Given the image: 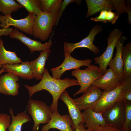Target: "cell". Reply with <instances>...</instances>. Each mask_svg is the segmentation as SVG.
<instances>
[{"label":"cell","mask_w":131,"mask_h":131,"mask_svg":"<svg viewBox=\"0 0 131 131\" xmlns=\"http://www.w3.org/2000/svg\"><path fill=\"white\" fill-rule=\"evenodd\" d=\"M112 10H104L100 12L99 15L95 17L90 18L91 20L96 22H102L106 23L107 22L114 25L115 24L119 16Z\"/></svg>","instance_id":"cell-27"},{"label":"cell","mask_w":131,"mask_h":131,"mask_svg":"<svg viewBox=\"0 0 131 131\" xmlns=\"http://www.w3.org/2000/svg\"><path fill=\"white\" fill-rule=\"evenodd\" d=\"M5 72H6L5 68L3 67H2V65L0 64V76L2 73Z\"/></svg>","instance_id":"cell-38"},{"label":"cell","mask_w":131,"mask_h":131,"mask_svg":"<svg viewBox=\"0 0 131 131\" xmlns=\"http://www.w3.org/2000/svg\"><path fill=\"white\" fill-rule=\"evenodd\" d=\"M27 110L34 121L33 131H38L40 124L48 123L52 115L50 106L45 102L39 100L30 99Z\"/></svg>","instance_id":"cell-3"},{"label":"cell","mask_w":131,"mask_h":131,"mask_svg":"<svg viewBox=\"0 0 131 131\" xmlns=\"http://www.w3.org/2000/svg\"><path fill=\"white\" fill-rule=\"evenodd\" d=\"M123 65V75L124 79L131 75V42L123 46L122 50Z\"/></svg>","instance_id":"cell-24"},{"label":"cell","mask_w":131,"mask_h":131,"mask_svg":"<svg viewBox=\"0 0 131 131\" xmlns=\"http://www.w3.org/2000/svg\"><path fill=\"white\" fill-rule=\"evenodd\" d=\"M51 52L50 49L40 52L39 56L34 60L30 62L34 78L41 80L43 75L45 66Z\"/></svg>","instance_id":"cell-18"},{"label":"cell","mask_w":131,"mask_h":131,"mask_svg":"<svg viewBox=\"0 0 131 131\" xmlns=\"http://www.w3.org/2000/svg\"><path fill=\"white\" fill-rule=\"evenodd\" d=\"M123 99L125 103V121L123 130L131 129V101Z\"/></svg>","instance_id":"cell-29"},{"label":"cell","mask_w":131,"mask_h":131,"mask_svg":"<svg viewBox=\"0 0 131 131\" xmlns=\"http://www.w3.org/2000/svg\"><path fill=\"white\" fill-rule=\"evenodd\" d=\"M11 121L10 115L0 113V131H6Z\"/></svg>","instance_id":"cell-31"},{"label":"cell","mask_w":131,"mask_h":131,"mask_svg":"<svg viewBox=\"0 0 131 131\" xmlns=\"http://www.w3.org/2000/svg\"><path fill=\"white\" fill-rule=\"evenodd\" d=\"M15 52L7 50L4 45L3 40L0 39V64H13L22 62Z\"/></svg>","instance_id":"cell-23"},{"label":"cell","mask_w":131,"mask_h":131,"mask_svg":"<svg viewBox=\"0 0 131 131\" xmlns=\"http://www.w3.org/2000/svg\"><path fill=\"white\" fill-rule=\"evenodd\" d=\"M9 112L12 119L11 122L8 128V131H21L22 125L31 120L30 117L25 112H21L14 115L11 108Z\"/></svg>","instance_id":"cell-22"},{"label":"cell","mask_w":131,"mask_h":131,"mask_svg":"<svg viewBox=\"0 0 131 131\" xmlns=\"http://www.w3.org/2000/svg\"><path fill=\"white\" fill-rule=\"evenodd\" d=\"M24 8L29 14L36 15L42 11V5L40 0H16Z\"/></svg>","instance_id":"cell-25"},{"label":"cell","mask_w":131,"mask_h":131,"mask_svg":"<svg viewBox=\"0 0 131 131\" xmlns=\"http://www.w3.org/2000/svg\"><path fill=\"white\" fill-rule=\"evenodd\" d=\"M35 16L33 14H29L25 18L15 19L12 18L11 14L0 15L1 27L7 28L12 26L21 32L30 35H33V26Z\"/></svg>","instance_id":"cell-8"},{"label":"cell","mask_w":131,"mask_h":131,"mask_svg":"<svg viewBox=\"0 0 131 131\" xmlns=\"http://www.w3.org/2000/svg\"><path fill=\"white\" fill-rule=\"evenodd\" d=\"M123 131H131V129H126L123 130Z\"/></svg>","instance_id":"cell-39"},{"label":"cell","mask_w":131,"mask_h":131,"mask_svg":"<svg viewBox=\"0 0 131 131\" xmlns=\"http://www.w3.org/2000/svg\"><path fill=\"white\" fill-rule=\"evenodd\" d=\"M106 124L123 130L125 121V106L123 99L102 113Z\"/></svg>","instance_id":"cell-7"},{"label":"cell","mask_w":131,"mask_h":131,"mask_svg":"<svg viewBox=\"0 0 131 131\" xmlns=\"http://www.w3.org/2000/svg\"><path fill=\"white\" fill-rule=\"evenodd\" d=\"M1 24L0 23V27H1Z\"/></svg>","instance_id":"cell-40"},{"label":"cell","mask_w":131,"mask_h":131,"mask_svg":"<svg viewBox=\"0 0 131 131\" xmlns=\"http://www.w3.org/2000/svg\"><path fill=\"white\" fill-rule=\"evenodd\" d=\"M103 29L101 26L96 25L90 30L88 35L80 41L73 43L64 42V51H67L71 54L76 48H85L89 49L94 54H98L99 52V49L93 44V42L96 35L101 32Z\"/></svg>","instance_id":"cell-10"},{"label":"cell","mask_w":131,"mask_h":131,"mask_svg":"<svg viewBox=\"0 0 131 131\" xmlns=\"http://www.w3.org/2000/svg\"><path fill=\"white\" fill-rule=\"evenodd\" d=\"M42 11L48 13H58L62 0H40Z\"/></svg>","instance_id":"cell-28"},{"label":"cell","mask_w":131,"mask_h":131,"mask_svg":"<svg viewBox=\"0 0 131 131\" xmlns=\"http://www.w3.org/2000/svg\"><path fill=\"white\" fill-rule=\"evenodd\" d=\"M13 29L11 27L7 28H0V37L2 36L9 35Z\"/></svg>","instance_id":"cell-36"},{"label":"cell","mask_w":131,"mask_h":131,"mask_svg":"<svg viewBox=\"0 0 131 131\" xmlns=\"http://www.w3.org/2000/svg\"><path fill=\"white\" fill-rule=\"evenodd\" d=\"M23 7L14 0H0V12L3 15L11 14Z\"/></svg>","instance_id":"cell-26"},{"label":"cell","mask_w":131,"mask_h":131,"mask_svg":"<svg viewBox=\"0 0 131 131\" xmlns=\"http://www.w3.org/2000/svg\"><path fill=\"white\" fill-rule=\"evenodd\" d=\"M59 98L65 103L68 108L69 116L74 124L72 129L75 131L81 123L82 122L84 123L81 111L74 102L73 99L70 97L66 90L62 93Z\"/></svg>","instance_id":"cell-16"},{"label":"cell","mask_w":131,"mask_h":131,"mask_svg":"<svg viewBox=\"0 0 131 131\" xmlns=\"http://www.w3.org/2000/svg\"><path fill=\"white\" fill-rule=\"evenodd\" d=\"M71 74L76 78L80 86L79 90L73 95L74 97L83 93L94 81L103 75L98 66L92 64L84 70L74 69Z\"/></svg>","instance_id":"cell-4"},{"label":"cell","mask_w":131,"mask_h":131,"mask_svg":"<svg viewBox=\"0 0 131 131\" xmlns=\"http://www.w3.org/2000/svg\"><path fill=\"white\" fill-rule=\"evenodd\" d=\"M19 77L8 72L0 76V93L6 95L16 96L18 94L20 85Z\"/></svg>","instance_id":"cell-15"},{"label":"cell","mask_w":131,"mask_h":131,"mask_svg":"<svg viewBox=\"0 0 131 131\" xmlns=\"http://www.w3.org/2000/svg\"><path fill=\"white\" fill-rule=\"evenodd\" d=\"M125 84L124 80L114 89L109 91H103L100 98L90 108L95 111L102 114L123 100V89Z\"/></svg>","instance_id":"cell-5"},{"label":"cell","mask_w":131,"mask_h":131,"mask_svg":"<svg viewBox=\"0 0 131 131\" xmlns=\"http://www.w3.org/2000/svg\"><path fill=\"white\" fill-rule=\"evenodd\" d=\"M58 13H48L42 11L34 18L32 28L33 37L43 41L48 39L56 25Z\"/></svg>","instance_id":"cell-2"},{"label":"cell","mask_w":131,"mask_h":131,"mask_svg":"<svg viewBox=\"0 0 131 131\" xmlns=\"http://www.w3.org/2000/svg\"><path fill=\"white\" fill-rule=\"evenodd\" d=\"M84 123H81L76 128L75 131H92V130L85 128L84 126Z\"/></svg>","instance_id":"cell-37"},{"label":"cell","mask_w":131,"mask_h":131,"mask_svg":"<svg viewBox=\"0 0 131 131\" xmlns=\"http://www.w3.org/2000/svg\"><path fill=\"white\" fill-rule=\"evenodd\" d=\"M82 113L85 128L92 131L99 126L106 124L102 114L95 111L90 108L84 110Z\"/></svg>","instance_id":"cell-20"},{"label":"cell","mask_w":131,"mask_h":131,"mask_svg":"<svg viewBox=\"0 0 131 131\" xmlns=\"http://www.w3.org/2000/svg\"><path fill=\"white\" fill-rule=\"evenodd\" d=\"M124 81L123 89V99L131 101V75L125 79Z\"/></svg>","instance_id":"cell-30"},{"label":"cell","mask_w":131,"mask_h":131,"mask_svg":"<svg viewBox=\"0 0 131 131\" xmlns=\"http://www.w3.org/2000/svg\"><path fill=\"white\" fill-rule=\"evenodd\" d=\"M37 84L32 86L25 85L28 90L30 98L35 92L43 90L48 91L53 97V101L50 107L52 112L58 113V100L62 93L67 88L78 85L77 81L74 79L65 78L61 79H55L49 74L48 70L45 68L43 77Z\"/></svg>","instance_id":"cell-1"},{"label":"cell","mask_w":131,"mask_h":131,"mask_svg":"<svg viewBox=\"0 0 131 131\" xmlns=\"http://www.w3.org/2000/svg\"><path fill=\"white\" fill-rule=\"evenodd\" d=\"M6 72L12 73L22 79L30 80L34 78L30 62L26 61L20 64H6L2 65Z\"/></svg>","instance_id":"cell-17"},{"label":"cell","mask_w":131,"mask_h":131,"mask_svg":"<svg viewBox=\"0 0 131 131\" xmlns=\"http://www.w3.org/2000/svg\"><path fill=\"white\" fill-rule=\"evenodd\" d=\"M65 58L63 62L59 66L51 68L52 77L57 79L60 77L65 71L71 69H79L82 66L87 67L90 65L92 60L89 59L85 60H80L75 59L67 51H64Z\"/></svg>","instance_id":"cell-9"},{"label":"cell","mask_w":131,"mask_h":131,"mask_svg":"<svg viewBox=\"0 0 131 131\" xmlns=\"http://www.w3.org/2000/svg\"><path fill=\"white\" fill-rule=\"evenodd\" d=\"M127 39V37L123 35L118 41L115 47L116 49L115 56L114 58L111 60L108 65L115 73L118 74L123 75L122 50L124 42Z\"/></svg>","instance_id":"cell-21"},{"label":"cell","mask_w":131,"mask_h":131,"mask_svg":"<svg viewBox=\"0 0 131 131\" xmlns=\"http://www.w3.org/2000/svg\"><path fill=\"white\" fill-rule=\"evenodd\" d=\"M9 36L10 38L17 39L25 44L31 54L35 51L40 52L50 49L52 45V42L50 40L44 43H42L40 41L32 39L16 28L13 29Z\"/></svg>","instance_id":"cell-13"},{"label":"cell","mask_w":131,"mask_h":131,"mask_svg":"<svg viewBox=\"0 0 131 131\" xmlns=\"http://www.w3.org/2000/svg\"><path fill=\"white\" fill-rule=\"evenodd\" d=\"M92 131H123V130L113 126L106 124L99 126Z\"/></svg>","instance_id":"cell-34"},{"label":"cell","mask_w":131,"mask_h":131,"mask_svg":"<svg viewBox=\"0 0 131 131\" xmlns=\"http://www.w3.org/2000/svg\"><path fill=\"white\" fill-rule=\"evenodd\" d=\"M81 0H64L58 13V15L56 25H58L59 21L61 17L63 12L67 6L70 3L74 2L78 5H80L82 2Z\"/></svg>","instance_id":"cell-32"},{"label":"cell","mask_w":131,"mask_h":131,"mask_svg":"<svg viewBox=\"0 0 131 131\" xmlns=\"http://www.w3.org/2000/svg\"><path fill=\"white\" fill-rule=\"evenodd\" d=\"M127 5L126 12L128 15V18L127 19V23L131 24V1H127Z\"/></svg>","instance_id":"cell-35"},{"label":"cell","mask_w":131,"mask_h":131,"mask_svg":"<svg viewBox=\"0 0 131 131\" xmlns=\"http://www.w3.org/2000/svg\"><path fill=\"white\" fill-rule=\"evenodd\" d=\"M103 91L98 87L91 85L80 97L73 99L80 111L90 108L100 98Z\"/></svg>","instance_id":"cell-12"},{"label":"cell","mask_w":131,"mask_h":131,"mask_svg":"<svg viewBox=\"0 0 131 131\" xmlns=\"http://www.w3.org/2000/svg\"><path fill=\"white\" fill-rule=\"evenodd\" d=\"M123 34L120 29L114 28L106 38L108 45L106 50L102 55L94 58L95 64L99 65V68L103 74L107 69L109 62L112 59L115 46Z\"/></svg>","instance_id":"cell-6"},{"label":"cell","mask_w":131,"mask_h":131,"mask_svg":"<svg viewBox=\"0 0 131 131\" xmlns=\"http://www.w3.org/2000/svg\"><path fill=\"white\" fill-rule=\"evenodd\" d=\"M123 75L117 74L110 68L106 69L103 76L96 80L92 85L106 91L112 90L124 81Z\"/></svg>","instance_id":"cell-11"},{"label":"cell","mask_w":131,"mask_h":131,"mask_svg":"<svg viewBox=\"0 0 131 131\" xmlns=\"http://www.w3.org/2000/svg\"><path fill=\"white\" fill-rule=\"evenodd\" d=\"M115 3V13L119 16L126 12L127 6L125 1L123 0H114Z\"/></svg>","instance_id":"cell-33"},{"label":"cell","mask_w":131,"mask_h":131,"mask_svg":"<svg viewBox=\"0 0 131 131\" xmlns=\"http://www.w3.org/2000/svg\"><path fill=\"white\" fill-rule=\"evenodd\" d=\"M88 10L86 17L104 10H115L114 0H86Z\"/></svg>","instance_id":"cell-19"},{"label":"cell","mask_w":131,"mask_h":131,"mask_svg":"<svg viewBox=\"0 0 131 131\" xmlns=\"http://www.w3.org/2000/svg\"><path fill=\"white\" fill-rule=\"evenodd\" d=\"M73 121L67 114L61 115L59 113L52 112V115L49 122L43 125L41 131H48L51 129H57L60 131H74L72 129Z\"/></svg>","instance_id":"cell-14"}]
</instances>
